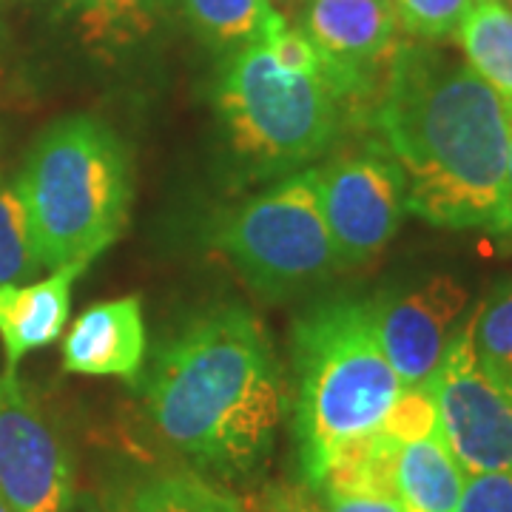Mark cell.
<instances>
[{"instance_id": "d6986e66", "label": "cell", "mask_w": 512, "mask_h": 512, "mask_svg": "<svg viewBox=\"0 0 512 512\" xmlns=\"http://www.w3.org/2000/svg\"><path fill=\"white\" fill-rule=\"evenodd\" d=\"M473 348L478 365L512 387V276L498 282L473 313Z\"/></svg>"}, {"instance_id": "8fae6325", "label": "cell", "mask_w": 512, "mask_h": 512, "mask_svg": "<svg viewBox=\"0 0 512 512\" xmlns=\"http://www.w3.org/2000/svg\"><path fill=\"white\" fill-rule=\"evenodd\" d=\"M393 0H311L305 35L325 57L339 100H365L379 86V69L396 49Z\"/></svg>"}, {"instance_id": "6da1fadb", "label": "cell", "mask_w": 512, "mask_h": 512, "mask_svg": "<svg viewBox=\"0 0 512 512\" xmlns=\"http://www.w3.org/2000/svg\"><path fill=\"white\" fill-rule=\"evenodd\" d=\"M373 123L402 168L410 214L436 228L512 234L510 111L467 60L427 43H396Z\"/></svg>"}, {"instance_id": "30bf717a", "label": "cell", "mask_w": 512, "mask_h": 512, "mask_svg": "<svg viewBox=\"0 0 512 512\" xmlns=\"http://www.w3.org/2000/svg\"><path fill=\"white\" fill-rule=\"evenodd\" d=\"M467 305V288L447 274L430 276L410 291H387L373 299L379 342L404 387L436 376Z\"/></svg>"}, {"instance_id": "7402d4cb", "label": "cell", "mask_w": 512, "mask_h": 512, "mask_svg": "<svg viewBox=\"0 0 512 512\" xmlns=\"http://www.w3.org/2000/svg\"><path fill=\"white\" fill-rule=\"evenodd\" d=\"M396 18L407 35L439 43L458 32L476 0H393Z\"/></svg>"}, {"instance_id": "4fadbf2b", "label": "cell", "mask_w": 512, "mask_h": 512, "mask_svg": "<svg viewBox=\"0 0 512 512\" xmlns=\"http://www.w3.org/2000/svg\"><path fill=\"white\" fill-rule=\"evenodd\" d=\"M89 265L92 262H69L35 282L0 285V342L6 367H18L26 353L52 345L66 330L72 285Z\"/></svg>"}, {"instance_id": "7a4b0ae2", "label": "cell", "mask_w": 512, "mask_h": 512, "mask_svg": "<svg viewBox=\"0 0 512 512\" xmlns=\"http://www.w3.org/2000/svg\"><path fill=\"white\" fill-rule=\"evenodd\" d=\"M157 433L194 467L222 478L259 470L288 410L282 367L254 313L217 308L157 350L146 382Z\"/></svg>"}, {"instance_id": "2e32d148", "label": "cell", "mask_w": 512, "mask_h": 512, "mask_svg": "<svg viewBox=\"0 0 512 512\" xmlns=\"http://www.w3.org/2000/svg\"><path fill=\"white\" fill-rule=\"evenodd\" d=\"M92 49H126L154 29V0H55Z\"/></svg>"}, {"instance_id": "7c38bea8", "label": "cell", "mask_w": 512, "mask_h": 512, "mask_svg": "<svg viewBox=\"0 0 512 512\" xmlns=\"http://www.w3.org/2000/svg\"><path fill=\"white\" fill-rule=\"evenodd\" d=\"M146 365V319L140 296L94 302L63 339V370L137 384Z\"/></svg>"}, {"instance_id": "484cf974", "label": "cell", "mask_w": 512, "mask_h": 512, "mask_svg": "<svg viewBox=\"0 0 512 512\" xmlns=\"http://www.w3.org/2000/svg\"><path fill=\"white\" fill-rule=\"evenodd\" d=\"M0 512H12V510H9V504H6L3 498H0Z\"/></svg>"}, {"instance_id": "277c9868", "label": "cell", "mask_w": 512, "mask_h": 512, "mask_svg": "<svg viewBox=\"0 0 512 512\" xmlns=\"http://www.w3.org/2000/svg\"><path fill=\"white\" fill-rule=\"evenodd\" d=\"M15 188L43 271L92 262L114 245L134 194L126 146L92 114H72L46 128Z\"/></svg>"}, {"instance_id": "ac0fdd59", "label": "cell", "mask_w": 512, "mask_h": 512, "mask_svg": "<svg viewBox=\"0 0 512 512\" xmlns=\"http://www.w3.org/2000/svg\"><path fill=\"white\" fill-rule=\"evenodd\" d=\"M131 512H256V507L197 473H165L148 478L134 493Z\"/></svg>"}, {"instance_id": "44dd1931", "label": "cell", "mask_w": 512, "mask_h": 512, "mask_svg": "<svg viewBox=\"0 0 512 512\" xmlns=\"http://www.w3.org/2000/svg\"><path fill=\"white\" fill-rule=\"evenodd\" d=\"M382 433L396 444L419 441L439 433V404H436V384L430 382L402 387L396 404L384 419Z\"/></svg>"}, {"instance_id": "cb8c5ba5", "label": "cell", "mask_w": 512, "mask_h": 512, "mask_svg": "<svg viewBox=\"0 0 512 512\" xmlns=\"http://www.w3.org/2000/svg\"><path fill=\"white\" fill-rule=\"evenodd\" d=\"M256 512H322V504L311 487L299 484H271L262 498Z\"/></svg>"}, {"instance_id": "4316f807", "label": "cell", "mask_w": 512, "mask_h": 512, "mask_svg": "<svg viewBox=\"0 0 512 512\" xmlns=\"http://www.w3.org/2000/svg\"><path fill=\"white\" fill-rule=\"evenodd\" d=\"M504 3H507V6H510V9H512V0H504Z\"/></svg>"}, {"instance_id": "ba28073f", "label": "cell", "mask_w": 512, "mask_h": 512, "mask_svg": "<svg viewBox=\"0 0 512 512\" xmlns=\"http://www.w3.org/2000/svg\"><path fill=\"white\" fill-rule=\"evenodd\" d=\"M439 430L467 476L512 470V387L478 365L473 316L456 330L433 376Z\"/></svg>"}, {"instance_id": "d4e9b609", "label": "cell", "mask_w": 512, "mask_h": 512, "mask_svg": "<svg viewBox=\"0 0 512 512\" xmlns=\"http://www.w3.org/2000/svg\"><path fill=\"white\" fill-rule=\"evenodd\" d=\"M507 191L512 202V114H510V148H507Z\"/></svg>"}, {"instance_id": "9c48e42d", "label": "cell", "mask_w": 512, "mask_h": 512, "mask_svg": "<svg viewBox=\"0 0 512 512\" xmlns=\"http://www.w3.org/2000/svg\"><path fill=\"white\" fill-rule=\"evenodd\" d=\"M0 498L12 512H69L72 464L63 441L20 384L0 373Z\"/></svg>"}, {"instance_id": "9a60e30c", "label": "cell", "mask_w": 512, "mask_h": 512, "mask_svg": "<svg viewBox=\"0 0 512 512\" xmlns=\"http://www.w3.org/2000/svg\"><path fill=\"white\" fill-rule=\"evenodd\" d=\"M467 66L493 89L512 114V9L504 0H476L453 35Z\"/></svg>"}, {"instance_id": "5b68a950", "label": "cell", "mask_w": 512, "mask_h": 512, "mask_svg": "<svg viewBox=\"0 0 512 512\" xmlns=\"http://www.w3.org/2000/svg\"><path fill=\"white\" fill-rule=\"evenodd\" d=\"M214 100L234 154L265 171L322 157L342 128V100L328 77L285 69L262 40L225 60Z\"/></svg>"}, {"instance_id": "3957f363", "label": "cell", "mask_w": 512, "mask_h": 512, "mask_svg": "<svg viewBox=\"0 0 512 512\" xmlns=\"http://www.w3.org/2000/svg\"><path fill=\"white\" fill-rule=\"evenodd\" d=\"M293 433L305 487L342 447L382 433L404 384L384 356L373 299L339 296L293 325Z\"/></svg>"}, {"instance_id": "603a6c76", "label": "cell", "mask_w": 512, "mask_h": 512, "mask_svg": "<svg viewBox=\"0 0 512 512\" xmlns=\"http://www.w3.org/2000/svg\"><path fill=\"white\" fill-rule=\"evenodd\" d=\"M456 512H512V470L467 476Z\"/></svg>"}, {"instance_id": "5bb4252c", "label": "cell", "mask_w": 512, "mask_h": 512, "mask_svg": "<svg viewBox=\"0 0 512 512\" xmlns=\"http://www.w3.org/2000/svg\"><path fill=\"white\" fill-rule=\"evenodd\" d=\"M467 473L439 433L399 444L393 487L402 512H456Z\"/></svg>"}, {"instance_id": "52a82bcc", "label": "cell", "mask_w": 512, "mask_h": 512, "mask_svg": "<svg viewBox=\"0 0 512 512\" xmlns=\"http://www.w3.org/2000/svg\"><path fill=\"white\" fill-rule=\"evenodd\" d=\"M316 183L339 268L376 259L399 234L407 214V183L384 148L330 160L316 168Z\"/></svg>"}, {"instance_id": "8992f818", "label": "cell", "mask_w": 512, "mask_h": 512, "mask_svg": "<svg viewBox=\"0 0 512 512\" xmlns=\"http://www.w3.org/2000/svg\"><path fill=\"white\" fill-rule=\"evenodd\" d=\"M214 242L268 299H291L339 268L319 205L316 168L296 171L242 202L217 225Z\"/></svg>"}, {"instance_id": "e0dca14e", "label": "cell", "mask_w": 512, "mask_h": 512, "mask_svg": "<svg viewBox=\"0 0 512 512\" xmlns=\"http://www.w3.org/2000/svg\"><path fill=\"white\" fill-rule=\"evenodd\" d=\"M191 29L214 49H242L262 40L282 18L268 0H180Z\"/></svg>"}, {"instance_id": "ffe728a7", "label": "cell", "mask_w": 512, "mask_h": 512, "mask_svg": "<svg viewBox=\"0 0 512 512\" xmlns=\"http://www.w3.org/2000/svg\"><path fill=\"white\" fill-rule=\"evenodd\" d=\"M43 274L29 217L15 185L0 183V285L35 282Z\"/></svg>"}]
</instances>
